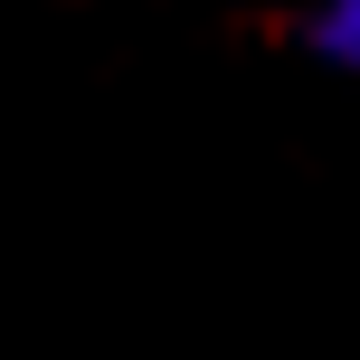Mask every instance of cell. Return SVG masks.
Here are the masks:
<instances>
[{
  "instance_id": "1",
  "label": "cell",
  "mask_w": 360,
  "mask_h": 360,
  "mask_svg": "<svg viewBox=\"0 0 360 360\" xmlns=\"http://www.w3.org/2000/svg\"><path fill=\"white\" fill-rule=\"evenodd\" d=\"M304 48L332 76H360V0H313L304 10Z\"/></svg>"
}]
</instances>
